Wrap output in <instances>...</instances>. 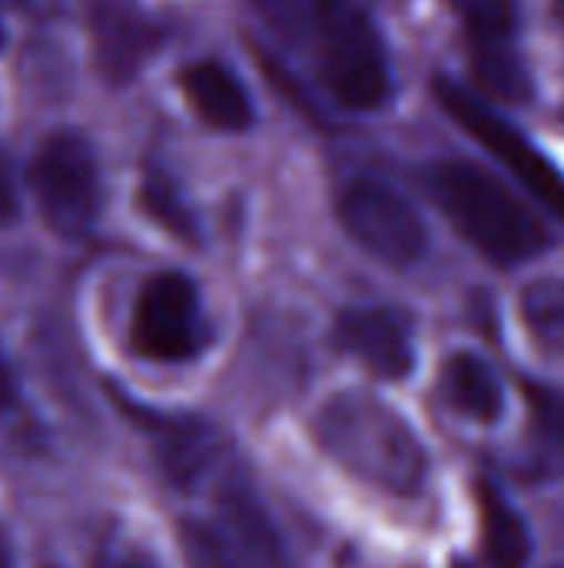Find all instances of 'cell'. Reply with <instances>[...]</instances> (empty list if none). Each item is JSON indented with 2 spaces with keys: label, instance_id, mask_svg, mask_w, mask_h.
I'll return each instance as SVG.
<instances>
[{
  "label": "cell",
  "instance_id": "obj_2",
  "mask_svg": "<svg viewBox=\"0 0 564 568\" xmlns=\"http://www.w3.org/2000/svg\"><path fill=\"white\" fill-rule=\"evenodd\" d=\"M429 190L452 226L492 263L515 266L548 246L539 216L489 170L449 160L429 170Z\"/></svg>",
  "mask_w": 564,
  "mask_h": 568
},
{
  "label": "cell",
  "instance_id": "obj_14",
  "mask_svg": "<svg viewBox=\"0 0 564 568\" xmlns=\"http://www.w3.org/2000/svg\"><path fill=\"white\" fill-rule=\"evenodd\" d=\"M153 43H156V30L133 13L110 10L96 20V53L113 80H126L133 70H140Z\"/></svg>",
  "mask_w": 564,
  "mask_h": 568
},
{
  "label": "cell",
  "instance_id": "obj_17",
  "mask_svg": "<svg viewBox=\"0 0 564 568\" xmlns=\"http://www.w3.org/2000/svg\"><path fill=\"white\" fill-rule=\"evenodd\" d=\"M176 546L189 568H236L213 519H180Z\"/></svg>",
  "mask_w": 564,
  "mask_h": 568
},
{
  "label": "cell",
  "instance_id": "obj_19",
  "mask_svg": "<svg viewBox=\"0 0 564 568\" xmlns=\"http://www.w3.org/2000/svg\"><path fill=\"white\" fill-rule=\"evenodd\" d=\"M529 406H532V423L535 436L552 449L564 456V393L548 389V386H525Z\"/></svg>",
  "mask_w": 564,
  "mask_h": 568
},
{
  "label": "cell",
  "instance_id": "obj_3",
  "mask_svg": "<svg viewBox=\"0 0 564 568\" xmlns=\"http://www.w3.org/2000/svg\"><path fill=\"white\" fill-rule=\"evenodd\" d=\"M322 70L332 93L352 110H376L386 103L392 77L382 37L359 0H309Z\"/></svg>",
  "mask_w": 564,
  "mask_h": 568
},
{
  "label": "cell",
  "instance_id": "obj_25",
  "mask_svg": "<svg viewBox=\"0 0 564 568\" xmlns=\"http://www.w3.org/2000/svg\"><path fill=\"white\" fill-rule=\"evenodd\" d=\"M0 47H3V30H0Z\"/></svg>",
  "mask_w": 564,
  "mask_h": 568
},
{
  "label": "cell",
  "instance_id": "obj_20",
  "mask_svg": "<svg viewBox=\"0 0 564 568\" xmlns=\"http://www.w3.org/2000/svg\"><path fill=\"white\" fill-rule=\"evenodd\" d=\"M93 568H160V562L136 542H120V539H106L96 549Z\"/></svg>",
  "mask_w": 564,
  "mask_h": 568
},
{
  "label": "cell",
  "instance_id": "obj_5",
  "mask_svg": "<svg viewBox=\"0 0 564 568\" xmlns=\"http://www.w3.org/2000/svg\"><path fill=\"white\" fill-rule=\"evenodd\" d=\"M130 336L143 359L166 366L196 359L209 346V326L193 280L183 273L150 276L136 296Z\"/></svg>",
  "mask_w": 564,
  "mask_h": 568
},
{
  "label": "cell",
  "instance_id": "obj_12",
  "mask_svg": "<svg viewBox=\"0 0 564 568\" xmlns=\"http://www.w3.org/2000/svg\"><path fill=\"white\" fill-rule=\"evenodd\" d=\"M150 439L156 446L160 469L176 486H196L216 463V439L196 419L150 416Z\"/></svg>",
  "mask_w": 564,
  "mask_h": 568
},
{
  "label": "cell",
  "instance_id": "obj_13",
  "mask_svg": "<svg viewBox=\"0 0 564 568\" xmlns=\"http://www.w3.org/2000/svg\"><path fill=\"white\" fill-rule=\"evenodd\" d=\"M439 386H442L445 403L475 423L489 426L502 416V383L492 373V366L475 353L449 356V363L442 366Z\"/></svg>",
  "mask_w": 564,
  "mask_h": 568
},
{
  "label": "cell",
  "instance_id": "obj_18",
  "mask_svg": "<svg viewBox=\"0 0 564 568\" xmlns=\"http://www.w3.org/2000/svg\"><path fill=\"white\" fill-rule=\"evenodd\" d=\"M140 203L146 210V216H153L160 226H166L173 236L180 240H196V223L193 213L183 206V200L176 196V190L170 186V180L163 176H150L140 190Z\"/></svg>",
  "mask_w": 564,
  "mask_h": 568
},
{
  "label": "cell",
  "instance_id": "obj_21",
  "mask_svg": "<svg viewBox=\"0 0 564 568\" xmlns=\"http://www.w3.org/2000/svg\"><path fill=\"white\" fill-rule=\"evenodd\" d=\"M263 17H269L276 27H293V20L299 17L296 0H249Z\"/></svg>",
  "mask_w": 564,
  "mask_h": 568
},
{
  "label": "cell",
  "instance_id": "obj_22",
  "mask_svg": "<svg viewBox=\"0 0 564 568\" xmlns=\"http://www.w3.org/2000/svg\"><path fill=\"white\" fill-rule=\"evenodd\" d=\"M13 409H17V376L0 349V416H7Z\"/></svg>",
  "mask_w": 564,
  "mask_h": 568
},
{
  "label": "cell",
  "instance_id": "obj_11",
  "mask_svg": "<svg viewBox=\"0 0 564 568\" xmlns=\"http://www.w3.org/2000/svg\"><path fill=\"white\" fill-rule=\"evenodd\" d=\"M180 83L193 103V110L216 130H246L253 123V103L243 83L213 60H199L180 73Z\"/></svg>",
  "mask_w": 564,
  "mask_h": 568
},
{
  "label": "cell",
  "instance_id": "obj_26",
  "mask_svg": "<svg viewBox=\"0 0 564 568\" xmlns=\"http://www.w3.org/2000/svg\"><path fill=\"white\" fill-rule=\"evenodd\" d=\"M43 568H53V566H43Z\"/></svg>",
  "mask_w": 564,
  "mask_h": 568
},
{
  "label": "cell",
  "instance_id": "obj_24",
  "mask_svg": "<svg viewBox=\"0 0 564 568\" xmlns=\"http://www.w3.org/2000/svg\"><path fill=\"white\" fill-rule=\"evenodd\" d=\"M0 568H13V562H10V546H7L3 532H0Z\"/></svg>",
  "mask_w": 564,
  "mask_h": 568
},
{
  "label": "cell",
  "instance_id": "obj_10",
  "mask_svg": "<svg viewBox=\"0 0 564 568\" xmlns=\"http://www.w3.org/2000/svg\"><path fill=\"white\" fill-rule=\"evenodd\" d=\"M475 503H479V552L472 568H525L532 556V542L522 516L489 483H479Z\"/></svg>",
  "mask_w": 564,
  "mask_h": 568
},
{
  "label": "cell",
  "instance_id": "obj_7",
  "mask_svg": "<svg viewBox=\"0 0 564 568\" xmlns=\"http://www.w3.org/2000/svg\"><path fill=\"white\" fill-rule=\"evenodd\" d=\"M339 223L369 256L389 266H416L429 250L416 206L379 180H352L339 193Z\"/></svg>",
  "mask_w": 564,
  "mask_h": 568
},
{
  "label": "cell",
  "instance_id": "obj_8",
  "mask_svg": "<svg viewBox=\"0 0 564 568\" xmlns=\"http://www.w3.org/2000/svg\"><path fill=\"white\" fill-rule=\"evenodd\" d=\"M336 343L382 379H406L416 366L412 323L392 306L349 310L336 323Z\"/></svg>",
  "mask_w": 564,
  "mask_h": 568
},
{
  "label": "cell",
  "instance_id": "obj_16",
  "mask_svg": "<svg viewBox=\"0 0 564 568\" xmlns=\"http://www.w3.org/2000/svg\"><path fill=\"white\" fill-rule=\"evenodd\" d=\"M522 320L529 336L552 356H564V280L548 276L522 290Z\"/></svg>",
  "mask_w": 564,
  "mask_h": 568
},
{
  "label": "cell",
  "instance_id": "obj_23",
  "mask_svg": "<svg viewBox=\"0 0 564 568\" xmlns=\"http://www.w3.org/2000/svg\"><path fill=\"white\" fill-rule=\"evenodd\" d=\"M13 216H17V193H13L10 170H7L3 153H0V226L13 223Z\"/></svg>",
  "mask_w": 564,
  "mask_h": 568
},
{
  "label": "cell",
  "instance_id": "obj_6",
  "mask_svg": "<svg viewBox=\"0 0 564 568\" xmlns=\"http://www.w3.org/2000/svg\"><path fill=\"white\" fill-rule=\"evenodd\" d=\"M37 206L60 236H80L100 210V173L90 143L80 133H53L30 170Z\"/></svg>",
  "mask_w": 564,
  "mask_h": 568
},
{
  "label": "cell",
  "instance_id": "obj_4",
  "mask_svg": "<svg viewBox=\"0 0 564 568\" xmlns=\"http://www.w3.org/2000/svg\"><path fill=\"white\" fill-rule=\"evenodd\" d=\"M435 97L442 110L479 143L485 146L539 203H545L555 216L564 220V173L509 120L492 113L485 103H479L469 90H462L452 80L435 83Z\"/></svg>",
  "mask_w": 564,
  "mask_h": 568
},
{
  "label": "cell",
  "instance_id": "obj_15",
  "mask_svg": "<svg viewBox=\"0 0 564 568\" xmlns=\"http://www.w3.org/2000/svg\"><path fill=\"white\" fill-rule=\"evenodd\" d=\"M472 70L475 80L499 100L522 103L532 97V77L525 70L522 53L515 50V40L472 43Z\"/></svg>",
  "mask_w": 564,
  "mask_h": 568
},
{
  "label": "cell",
  "instance_id": "obj_9",
  "mask_svg": "<svg viewBox=\"0 0 564 568\" xmlns=\"http://www.w3.org/2000/svg\"><path fill=\"white\" fill-rule=\"evenodd\" d=\"M213 526L219 529L236 568H293L269 513L243 483L219 486Z\"/></svg>",
  "mask_w": 564,
  "mask_h": 568
},
{
  "label": "cell",
  "instance_id": "obj_1",
  "mask_svg": "<svg viewBox=\"0 0 564 568\" xmlns=\"http://www.w3.org/2000/svg\"><path fill=\"white\" fill-rule=\"evenodd\" d=\"M316 443L349 476L389 496H416L429 476L419 433L372 393H339L316 413Z\"/></svg>",
  "mask_w": 564,
  "mask_h": 568
}]
</instances>
